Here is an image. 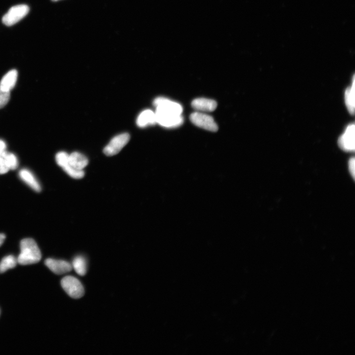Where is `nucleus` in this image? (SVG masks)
<instances>
[{"mask_svg":"<svg viewBox=\"0 0 355 355\" xmlns=\"http://www.w3.org/2000/svg\"><path fill=\"white\" fill-rule=\"evenodd\" d=\"M156 123L163 127L171 128L181 126L184 122L182 106L168 99L158 98L153 102Z\"/></svg>","mask_w":355,"mask_h":355,"instance_id":"nucleus-1","label":"nucleus"},{"mask_svg":"<svg viewBox=\"0 0 355 355\" xmlns=\"http://www.w3.org/2000/svg\"><path fill=\"white\" fill-rule=\"evenodd\" d=\"M42 259V254L35 241L32 238H25L20 242V253L17 263L22 266L37 264Z\"/></svg>","mask_w":355,"mask_h":355,"instance_id":"nucleus-2","label":"nucleus"},{"mask_svg":"<svg viewBox=\"0 0 355 355\" xmlns=\"http://www.w3.org/2000/svg\"><path fill=\"white\" fill-rule=\"evenodd\" d=\"M61 285L67 293L73 299H80L85 294L82 284L73 276H68L63 278L61 281Z\"/></svg>","mask_w":355,"mask_h":355,"instance_id":"nucleus-3","label":"nucleus"},{"mask_svg":"<svg viewBox=\"0 0 355 355\" xmlns=\"http://www.w3.org/2000/svg\"><path fill=\"white\" fill-rule=\"evenodd\" d=\"M190 120L193 124L211 132L218 131V126L213 118L203 112H196L190 116Z\"/></svg>","mask_w":355,"mask_h":355,"instance_id":"nucleus-4","label":"nucleus"},{"mask_svg":"<svg viewBox=\"0 0 355 355\" xmlns=\"http://www.w3.org/2000/svg\"><path fill=\"white\" fill-rule=\"evenodd\" d=\"M29 10L26 5L13 7L3 17L2 22L7 26H13L23 19L28 14Z\"/></svg>","mask_w":355,"mask_h":355,"instance_id":"nucleus-5","label":"nucleus"},{"mask_svg":"<svg viewBox=\"0 0 355 355\" xmlns=\"http://www.w3.org/2000/svg\"><path fill=\"white\" fill-rule=\"evenodd\" d=\"M130 140V135L124 133L114 137L104 149V153L109 156L118 154Z\"/></svg>","mask_w":355,"mask_h":355,"instance_id":"nucleus-6","label":"nucleus"},{"mask_svg":"<svg viewBox=\"0 0 355 355\" xmlns=\"http://www.w3.org/2000/svg\"><path fill=\"white\" fill-rule=\"evenodd\" d=\"M355 127L354 124L348 125L338 139V146L344 151L352 152L355 151Z\"/></svg>","mask_w":355,"mask_h":355,"instance_id":"nucleus-7","label":"nucleus"},{"mask_svg":"<svg viewBox=\"0 0 355 355\" xmlns=\"http://www.w3.org/2000/svg\"><path fill=\"white\" fill-rule=\"evenodd\" d=\"M45 264L52 272L57 275L67 273L73 269L72 265L63 260L48 259Z\"/></svg>","mask_w":355,"mask_h":355,"instance_id":"nucleus-8","label":"nucleus"},{"mask_svg":"<svg viewBox=\"0 0 355 355\" xmlns=\"http://www.w3.org/2000/svg\"><path fill=\"white\" fill-rule=\"evenodd\" d=\"M191 106L198 112H211L216 110L217 103L212 100L199 98L192 101Z\"/></svg>","mask_w":355,"mask_h":355,"instance_id":"nucleus-9","label":"nucleus"},{"mask_svg":"<svg viewBox=\"0 0 355 355\" xmlns=\"http://www.w3.org/2000/svg\"><path fill=\"white\" fill-rule=\"evenodd\" d=\"M19 177L25 183L32 189L37 192H40L42 188L39 182L29 170L22 169L19 172Z\"/></svg>","mask_w":355,"mask_h":355,"instance_id":"nucleus-10","label":"nucleus"},{"mask_svg":"<svg viewBox=\"0 0 355 355\" xmlns=\"http://www.w3.org/2000/svg\"><path fill=\"white\" fill-rule=\"evenodd\" d=\"M18 77L16 70H12L5 74L0 82V89L11 91L15 86Z\"/></svg>","mask_w":355,"mask_h":355,"instance_id":"nucleus-11","label":"nucleus"},{"mask_svg":"<svg viewBox=\"0 0 355 355\" xmlns=\"http://www.w3.org/2000/svg\"><path fill=\"white\" fill-rule=\"evenodd\" d=\"M69 163L74 169L83 170L88 164L87 157L79 152H74L69 154Z\"/></svg>","mask_w":355,"mask_h":355,"instance_id":"nucleus-12","label":"nucleus"},{"mask_svg":"<svg viewBox=\"0 0 355 355\" xmlns=\"http://www.w3.org/2000/svg\"><path fill=\"white\" fill-rule=\"evenodd\" d=\"M155 123L156 120L155 113L151 110H146L142 112L137 119V125L140 127L154 125Z\"/></svg>","mask_w":355,"mask_h":355,"instance_id":"nucleus-13","label":"nucleus"},{"mask_svg":"<svg viewBox=\"0 0 355 355\" xmlns=\"http://www.w3.org/2000/svg\"><path fill=\"white\" fill-rule=\"evenodd\" d=\"M345 102L348 112L354 115L355 112V76L353 77L352 85L345 92Z\"/></svg>","mask_w":355,"mask_h":355,"instance_id":"nucleus-14","label":"nucleus"},{"mask_svg":"<svg viewBox=\"0 0 355 355\" xmlns=\"http://www.w3.org/2000/svg\"><path fill=\"white\" fill-rule=\"evenodd\" d=\"M72 268L80 276H84L87 272V263L85 258L82 255L76 256L72 263Z\"/></svg>","mask_w":355,"mask_h":355,"instance_id":"nucleus-15","label":"nucleus"},{"mask_svg":"<svg viewBox=\"0 0 355 355\" xmlns=\"http://www.w3.org/2000/svg\"><path fill=\"white\" fill-rule=\"evenodd\" d=\"M17 263V259L13 255L4 257L0 263V273H4L9 270L15 268Z\"/></svg>","mask_w":355,"mask_h":355,"instance_id":"nucleus-16","label":"nucleus"},{"mask_svg":"<svg viewBox=\"0 0 355 355\" xmlns=\"http://www.w3.org/2000/svg\"><path fill=\"white\" fill-rule=\"evenodd\" d=\"M10 170H16L18 167V161L17 156L7 151L2 156Z\"/></svg>","mask_w":355,"mask_h":355,"instance_id":"nucleus-17","label":"nucleus"},{"mask_svg":"<svg viewBox=\"0 0 355 355\" xmlns=\"http://www.w3.org/2000/svg\"><path fill=\"white\" fill-rule=\"evenodd\" d=\"M69 154L65 152H58L55 156L57 164L62 168L69 162Z\"/></svg>","mask_w":355,"mask_h":355,"instance_id":"nucleus-18","label":"nucleus"},{"mask_svg":"<svg viewBox=\"0 0 355 355\" xmlns=\"http://www.w3.org/2000/svg\"><path fill=\"white\" fill-rule=\"evenodd\" d=\"M11 98L10 91L0 89V109L4 108L9 102Z\"/></svg>","mask_w":355,"mask_h":355,"instance_id":"nucleus-19","label":"nucleus"},{"mask_svg":"<svg viewBox=\"0 0 355 355\" xmlns=\"http://www.w3.org/2000/svg\"><path fill=\"white\" fill-rule=\"evenodd\" d=\"M10 169L7 165L3 157H0V175L5 174Z\"/></svg>","mask_w":355,"mask_h":355,"instance_id":"nucleus-20","label":"nucleus"},{"mask_svg":"<svg viewBox=\"0 0 355 355\" xmlns=\"http://www.w3.org/2000/svg\"><path fill=\"white\" fill-rule=\"evenodd\" d=\"M355 160L354 157H352L350 159L348 162V168H349V170L350 172V173L351 174V176H352V178L355 180Z\"/></svg>","mask_w":355,"mask_h":355,"instance_id":"nucleus-21","label":"nucleus"},{"mask_svg":"<svg viewBox=\"0 0 355 355\" xmlns=\"http://www.w3.org/2000/svg\"><path fill=\"white\" fill-rule=\"evenodd\" d=\"M6 152V143L3 140L0 139V157H2Z\"/></svg>","mask_w":355,"mask_h":355,"instance_id":"nucleus-22","label":"nucleus"},{"mask_svg":"<svg viewBox=\"0 0 355 355\" xmlns=\"http://www.w3.org/2000/svg\"><path fill=\"white\" fill-rule=\"evenodd\" d=\"M6 239V236L3 234H0V246L3 244Z\"/></svg>","mask_w":355,"mask_h":355,"instance_id":"nucleus-23","label":"nucleus"},{"mask_svg":"<svg viewBox=\"0 0 355 355\" xmlns=\"http://www.w3.org/2000/svg\"><path fill=\"white\" fill-rule=\"evenodd\" d=\"M51 1L53 2H57V1H60V0H51Z\"/></svg>","mask_w":355,"mask_h":355,"instance_id":"nucleus-24","label":"nucleus"}]
</instances>
